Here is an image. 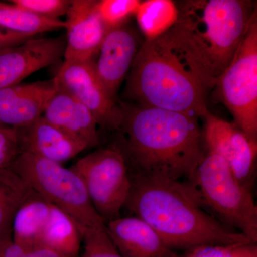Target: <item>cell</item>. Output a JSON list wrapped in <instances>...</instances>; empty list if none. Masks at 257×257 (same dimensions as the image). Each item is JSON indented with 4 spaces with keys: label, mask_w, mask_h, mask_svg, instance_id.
<instances>
[{
    "label": "cell",
    "mask_w": 257,
    "mask_h": 257,
    "mask_svg": "<svg viewBox=\"0 0 257 257\" xmlns=\"http://www.w3.org/2000/svg\"><path fill=\"white\" fill-rule=\"evenodd\" d=\"M122 119L114 144L130 175L189 183L204 155L199 119L189 115L119 101Z\"/></svg>",
    "instance_id": "obj_1"
},
{
    "label": "cell",
    "mask_w": 257,
    "mask_h": 257,
    "mask_svg": "<svg viewBox=\"0 0 257 257\" xmlns=\"http://www.w3.org/2000/svg\"><path fill=\"white\" fill-rule=\"evenodd\" d=\"M175 25L159 37L207 92L227 68L253 13L248 0H187Z\"/></svg>",
    "instance_id": "obj_2"
},
{
    "label": "cell",
    "mask_w": 257,
    "mask_h": 257,
    "mask_svg": "<svg viewBox=\"0 0 257 257\" xmlns=\"http://www.w3.org/2000/svg\"><path fill=\"white\" fill-rule=\"evenodd\" d=\"M130 178L124 207L150 225L171 250L253 243L204 209L188 184L147 176Z\"/></svg>",
    "instance_id": "obj_3"
},
{
    "label": "cell",
    "mask_w": 257,
    "mask_h": 257,
    "mask_svg": "<svg viewBox=\"0 0 257 257\" xmlns=\"http://www.w3.org/2000/svg\"><path fill=\"white\" fill-rule=\"evenodd\" d=\"M124 96L137 104L203 119L209 112L206 91L158 37L140 45Z\"/></svg>",
    "instance_id": "obj_4"
},
{
    "label": "cell",
    "mask_w": 257,
    "mask_h": 257,
    "mask_svg": "<svg viewBox=\"0 0 257 257\" xmlns=\"http://www.w3.org/2000/svg\"><path fill=\"white\" fill-rule=\"evenodd\" d=\"M187 184L218 220L257 243V207L252 191L240 183L222 157L205 150Z\"/></svg>",
    "instance_id": "obj_5"
},
{
    "label": "cell",
    "mask_w": 257,
    "mask_h": 257,
    "mask_svg": "<svg viewBox=\"0 0 257 257\" xmlns=\"http://www.w3.org/2000/svg\"><path fill=\"white\" fill-rule=\"evenodd\" d=\"M9 169L32 190L68 214L81 232L87 228L105 226L93 207L84 182L72 169L29 153H20Z\"/></svg>",
    "instance_id": "obj_6"
},
{
    "label": "cell",
    "mask_w": 257,
    "mask_h": 257,
    "mask_svg": "<svg viewBox=\"0 0 257 257\" xmlns=\"http://www.w3.org/2000/svg\"><path fill=\"white\" fill-rule=\"evenodd\" d=\"M213 89L232 115L234 124L257 140L256 10L234 58Z\"/></svg>",
    "instance_id": "obj_7"
},
{
    "label": "cell",
    "mask_w": 257,
    "mask_h": 257,
    "mask_svg": "<svg viewBox=\"0 0 257 257\" xmlns=\"http://www.w3.org/2000/svg\"><path fill=\"white\" fill-rule=\"evenodd\" d=\"M82 179L93 207L105 224L121 216L131 189L124 155L114 145L79 159L70 167Z\"/></svg>",
    "instance_id": "obj_8"
},
{
    "label": "cell",
    "mask_w": 257,
    "mask_h": 257,
    "mask_svg": "<svg viewBox=\"0 0 257 257\" xmlns=\"http://www.w3.org/2000/svg\"><path fill=\"white\" fill-rule=\"evenodd\" d=\"M54 79L59 87L91 111L98 126L106 131H119L122 119L121 108L98 78L94 61H64Z\"/></svg>",
    "instance_id": "obj_9"
},
{
    "label": "cell",
    "mask_w": 257,
    "mask_h": 257,
    "mask_svg": "<svg viewBox=\"0 0 257 257\" xmlns=\"http://www.w3.org/2000/svg\"><path fill=\"white\" fill-rule=\"evenodd\" d=\"M203 119L205 150L222 157L240 183L252 191L256 177L257 140L248 137L234 123L209 111Z\"/></svg>",
    "instance_id": "obj_10"
},
{
    "label": "cell",
    "mask_w": 257,
    "mask_h": 257,
    "mask_svg": "<svg viewBox=\"0 0 257 257\" xmlns=\"http://www.w3.org/2000/svg\"><path fill=\"white\" fill-rule=\"evenodd\" d=\"M66 38L32 37L0 52V89L21 84L28 76L64 57Z\"/></svg>",
    "instance_id": "obj_11"
},
{
    "label": "cell",
    "mask_w": 257,
    "mask_h": 257,
    "mask_svg": "<svg viewBox=\"0 0 257 257\" xmlns=\"http://www.w3.org/2000/svg\"><path fill=\"white\" fill-rule=\"evenodd\" d=\"M139 42L138 33L126 23L109 29L94 61L98 78L115 100L141 45Z\"/></svg>",
    "instance_id": "obj_12"
},
{
    "label": "cell",
    "mask_w": 257,
    "mask_h": 257,
    "mask_svg": "<svg viewBox=\"0 0 257 257\" xmlns=\"http://www.w3.org/2000/svg\"><path fill=\"white\" fill-rule=\"evenodd\" d=\"M96 0H71L65 23L64 61H94L108 28Z\"/></svg>",
    "instance_id": "obj_13"
},
{
    "label": "cell",
    "mask_w": 257,
    "mask_h": 257,
    "mask_svg": "<svg viewBox=\"0 0 257 257\" xmlns=\"http://www.w3.org/2000/svg\"><path fill=\"white\" fill-rule=\"evenodd\" d=\"M57 89L54 78L0 89V124L15 128L41 117Z\"/></svg>",
    "instance_id": "obj_14"
},
{
    "label": "cell",
    "mask_w": 257,
    "mask_h": 257,
    "mask_svg": "<svg viewBox=\"0 0 257 257\" xmlns=\"http://www.w3.org/2000/svg\"><path fill=\"white\" fill-rule=\"evenodd\" d=\"M20 153H29L62 165L87 150L82 142L39 118L16 128Z\"/></svg>",
    "instance_id": "obj_15"
},
{
    "label": "cell",
    "mask_w": 257,
    "mask_h": 257,
    "mask_svg": "<svg viewBox=\"0 0 257 257\" xmlns=\"http://www.w3.org/2000/svg\"><path fill=\"white\" fill-rule=\"evenodd\" d=\"M42 116L56 127L82 142L88 149L100 143L97 123L91 111L58 86Z\"/></svg>",
    "instance_id": "obj_16"
},
{
    "label": "cell",
    "mask_w": 257,
    "mask_h": 257,
    "mask_svg": "<svg viewBox=\"0 0 257 257\" xmlns=\"http://www.w3.org/2000/svg\"><path fill=\"white\" fill-rule=\"evenodd\" d=\"M106 231L114 246L124 257H172L159 234L138 216L116 218L105 224Z\"/></svg>",
    "instance_id": "obj_17"
},
{
    "label": "cell",
    "mask_w": 257,
    "mask_h": 257,
    "mask_svg": "<svg viewBox=\"0 0 257 257\" xmlns=\"http://www.w3.org/2000/svg\"><path fill=\"white\" fill-rule=\"evenodd\" d=\"M52 204L35 191L15 213L12 224V239L26 250L39 247L40 236L50 219Z\"/></svg>",
    "instance_id": "obj_18"
},
{
    "label": "cell",
    "mask_w": 257,
    "mask_h": 257,
    "mask_svg": "<svg viewBox=\"0 0 257 257\" xmlns=\"http://www.w3.org/2000/svg\"><path fill=\"white\" fill-rule=\"evenodd\" d=\"M82 246V232L78 225L52 204L50 219L40 236L39 247L50 248L65 257H79Z\"/></svg>",
    "instance_id": "obj_19"
},
{
    "label": "cell",
    "mask_w": 257,
    "mask_h": 257,
    "mask_svg": "<svg viewBox=\"0 0 257 257\" xmlns=\"http://www.w3.org/2000/svg\"><path fill=\"white\" fill-rule=\"evenodd\" d=\"M32 189L10 169L0 171V241L12 239L15 213Z\"/></svg>",
    "instance_id": "obj_20"
},
{
    "label": "cell",
    "mask_w": 257,
    "mask_h": 257,
    "mask_svg": "<svg viewBox=\"0 0 257 257\" xmlns=\"http://www.w3.org/2000/svg\"><path fill=\"white\" fill-rule=\"evenodd\" d=\"M65 28L63 20L41 18L13 3L0 2V28L29 37Z\"/></svg>",
    "instance_id": "obj_21"
},
{
    "label": "cell",
    "mask_w": 257,
    "mask_h": 257,
    "mask_svg": "<svg viewBox=\"0 0 257 257\" xmlns=\"http://www.w3.org/2000/svg\"><path fill=\"white\" fill-rule=\"evenodd\" d=\"M177 5L171 0L140 2L135 13L140 31L145 40H153L165 34L177 20Z\"/></svg>",
    "instance_id": "obj_22"
},
{
    "label": "cell",
    "mask_w": 257,
    "mask_h": 257,
    "mask_svg": "<svg viewBox=\"0 0 257 257\" xmlns=\"http://www.w3.org/2000/svg\"><path fill=\"white\" fill-rule=\"evenodd\" d=\"M82 252L79 257H124L114 246L106 227L87 228L82 231Z\"/></svg>",
    "instance_id": "obj_23"
},
{
    "label": "cell",
    "mask_w": 257,
    "mask_h": 257,
    "mask_svg": "<svg viewBox=\"0 0 257 257\" xmlns=\"http://www.w3.org/2000/svg\"><path fill=\"white\" fill-rule=\"evenodd\" d=\"M140 2V0H101L98 1V13L109 30L126 23L130 17L135 15Z\"/></svg>",
    "instance_id": "obj_24"
},
{
    "label": "cell",
    "mask_w": 257,
    "mask_h": 257,
    "mask_svg": "<svg viewBox=\"0 0 257 257\" xmlns=\"http://www.w3.org/2000/svg\"><path fill=\"white\" fill-rule=\"evenodd\" d=\"M185 257H257V245H204L189 250Z\"/></svg>",
    "instance_id": "obj_25"
},
{
    "label": "cell",
    "mask_w": 257,
    "mask_h": 257,
    "mask_svg": "<svg viewBox=\"0 0 257 257\" xmlns=\"http://www.w3.org/2000/svg\"><path fill=\"white\" fill-rule=\"evenodd\" d=\"M10 3L41 18L59 20L67 14L71 0H11Z\"/></svg>",
    "instance_id": "obj_26"
},
{
    "label": "cell",
    "mask_w": 257,
    "mask_h": 257,
    "mask_svg": "<svg viewBox=\"0 0 257 257\" xmlns=\"http://www.w3.org/2000/svg\"><path fill=\"white\" fill-rule=\"evenodd\" d=\"M20 154L16 128L0 124V171L9 169Z\"/></svg>",
    "instance_id": "obj_27"
},
{
    "label": "cell",
    "mask_w": 257,
    "mask_h": 257,
    "mask_svg": "<svg viewBox=\"0 0 257 257\" xmlns=\"http://www.w3.org/2000/svg\"><path fill=\"white\" fill-rule=\"evenodd\" d=\"M30 38L32 37L7 31L0 28V52L9 47L20 45Z\"/></svg>",
    "instance_id": "obj_28"
},
{
    "label": "cell",
    "mask_w": 257,
    "mask_h": 257,
    "mask_svg": "<svg viewBox=\"0 0 257 257\" xmlns=\"http://www.w3.org/2000/svg\"><path fill=\"white\" fill-rule=\"evenodd\" d=\"M27 251L12 239L0 241V257H23Z\"/></svg>",
    "instance_id": "obj_29"
},
{
    "label": "cell",
    "mask_w": 257,
    "mask_h": 257,
    "mask_svg": "<svg viewBox=\"0 0 257 257\" xmlns=\"http://www.w3.org/2000/svg\"><path fill=\"white\" fill-rule=\"evenodd\" d=\"M23 257H65L53 250L45 247H37L28 250Z\"/></svg>",
    "instance_id": "obj_30"
}]
</instances>
